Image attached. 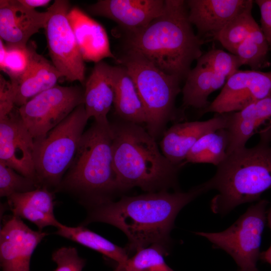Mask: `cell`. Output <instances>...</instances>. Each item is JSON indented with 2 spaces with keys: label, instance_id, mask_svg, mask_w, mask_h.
Wrapping results in <instances>:
<instances>
[{
  "label": "cell",
  "instance_id": "6da1fadb",
  "mask_svg": "<svg viewBox=\"0 0 271 271\" xmlns=\"http://www.w3.org/2000/svg\"><path fill=\"white\" fill-rule=\"evenodd\" d=\"M209 191L206 182L187 192L161 191L124 196L89 208L85 226L99 222L113 225L128 239V253L154 244L168 248L175 218L187 204Z\"/></svg>",
  "mask_w": 271,
  "mask_h": 271
},
{
  "label": "cell",
  "instance_id": "7a4b0ae2",
  "mask_svg": "<svg viewBox=\"0 0 271 271\" xmlns=\"http://www.w3.org/2000/svg\"><path fill=\"white\" fill-rule=\"evenodd\" d=\"M205 41L196 35L184 0H165L162 13L147 27L127 34V49L137 51L167 74L185 79Z\"/></svg>",
  "mask_w": 271,
  "mask_h": 271
},
{
  "label": "cell",
  "instance_id": "3957f363",
  "mask_svg": "<svg viewBox=\"0 0 271 271\" xmlns=\"http://www.w3.org/2000/svg\"><path fill=\"white\" fill-rule=\"evenodd\" d=\"M110 125L113 167L119 192L136 187L147 192L177 189L182 166L170 162L148 131L123 120Z\"/></svg>",
  "mask_w": 271,
  "mask_h": 271
},
{
  "label": "cell",
  "instance_id": "277c9868",
  "mask_svg": "<svg viewBox=\"0 0 271 271\" xmlns=\"http://www.w3.org/2000/svg\"><path fill=\"white\" fill-rule=\"evenodd\" d=\"M259 133L257 145L227 155L206 182L209 190L218 192L210 203L213 213L225 215L239 205L258 201L271 189V128Z\"/></svg>",
  "mask_w": 271,
  "mask_h": 271
},
{
  "label": "cell",
  "instance_id": "5b68a950",
  "mask_svg": "<svg viewBox=\"0 0 271 271\" xmlns=\"http://www.w3.org/2000/svg\"><path fill=\"white\" fill-rule=\"evenodd\" d=\"M110 123L94 121L84 132L61 188L79 194L90 208L119 192L113 167Z\"/></svg>",
  "mask_w": 271,
  "mask_h": 271
},
{
  "label": "cell",
  "instance_id": "8992f818",
  "mask_svg": "<svg viewBox=\"0 0 271 271\" xmlns=\"http://www.w3.org/2000/svg\"><path fill=\"white\" fill-rule=\"evenodd\" d=\"M132 78L147 115V131L155 139L177 118L175 100L181 80L166 73L137 51L127 49L117 62Z\"/></svg>",
  "mask_w": 271,
  "mask_h": 271
},
{
  "label": "cell",
  "instance_id": "52a82bcc",
  "mask_svg": "<svg viewBox=\"0 0 271 271\" xmlns=\"http://www.w3.org/2000/svg\"><path fill=\"white\" fill-rule=\"evenodd\" d=\"M88 119L82 103L44 138L34 141V163L39 185L46 188L60 186L73 160Z\"/></svg>",
  "mask_w": 271,
  "mask_h": 271
},
{
  "label": "cell",
  "instance_id": "ba28073f",
  "mask_svg": "<svg viewBox=\"0 0 271 271\" xmlns=\"http://www.w3.org/2000/svg\"><path fill=\"white\" fill-rule=\"evenodd\" d=\"M268 201L259 200L250 206L232 225L218 232H196L213 246L223 250L234 259L240 271H259L262 234L267 221Z\"/></svg>",
  "mask_w": 271,
  "mask_h": 271
},
{
  "label": "cell",
  "instance_id": "9c48e42d",
  "mask_svg": "<svg viewBox=\"0 0 271 271\" xmlns=\"http://www.w3.org/2000/svg\"><path fill=\"white\" fill-rule=\"evenodd\" d=\"M78 86L56 85L18 107L20 116L34 141L44 138L77 106L84 103Z\"/></svg>",
  "mask_w": 271,
  "mask_h": 271
},
{
  "label": "cell",
  "instance_id": "30bf717a",
  "mask_svg": "<svg viewBox=\"0 0 271 271\" xmlns=\"http://www.w3.org/2000/svg\"><path fill=\"white\" fill-rule=\"evenodd\" d=\"M69 2L56 0L48 9L50 16L45 28L52 63L68 81L84 84L85 67L68 18Z\"/></svg>",
  "mask_w": 271,
  "mask_h": 271
},
{
  "label": "cell",
  "instance_id": "8fae6325",
  "mask_svg": "<svg viewBox=\"0 0 271 271\" xmlns=\"http://www.w3.org/2000/svg\"><path fill=\"white\" fill-rule=\"evenodd\" d=\"M271 96V71L238 70L203 112L223 114L239 111L249 104Z\"/></svg>",
  "mask_w": 271,
  "mask_h": 271
},
{
  "label": "cell",
  "instance_id": "7c38bea8",
  "mask_svg": "<svg viewBox=\"0 0 271 271\" xmlns=\"http://www.w3.org/2000/svg\"><path fill=\"white\" fill-rule=\"evenodd\" d=\"M34 140L16 106L8 115L0 118V161L39 184L34 163Z\"/></svg>",
  "mask_w": 271,
  "mask_h": 271
},
{
  "label": "cell",
  "instance_id": "4fadbf2b",
  "mask_svg": "<svg viewBox=\"0 0 271 271\" xmlns=\"http://www.w3.org/2000/svg\"><path fill=\"white\" fill-rule=\"evenodd\" d=\"M47 234L31 229L15 216L5 221L0 231L2 271H30L32 254Z\"/></svg>",
  "mask_w": 271,
  "mask_h": 271
},
{
  "label": "cell",
  "instance_id": "5bb4252c",
  "mask_svg": "<svg viewBox=\"0 0 271 271\" xmlns=\"http://www.w3.org/2000/svg\"><path fill=\"white\" fill-rule=\"evenodd\" d=\"M165 6V0H99L87 10L113 20L129 34L147 27L162 13Z\"/></svg>",
  "mask_w": 271,
  "mask_h": 271
},
{
  "label": "cell",
  "instance_id": "9a60e30c",
  "mask_svg": "<svg viewBox=\"0 0 271 271\" xmlns=\"http://www.w3.org/2000/svg\"><path fill=\"white\" fill-rule=\"evenodd\" d=\"M50 16L48 9L39 12L20 0H1L0 39L7 46L27 47L30 38L45 29Z\"/></svg>",
  "mask_w": 271,
  "mask_h": 271
},
{
  "label": "cell",
  "instance_id": "2e32d148",
  "mask_svg": "<svg viewBox=\"0 0 271 271\" xmlns=\"http://www.w3.org/2000/svg\"><path fill=\"white\" fill-rule=\"evenodd\" d=\"M229 113L204 121L176 123L165 131L160 142L163 154L172 163L183 166L190 150L204 136L228 125Z\"/></svg>",
  "mask_w": 271,
  "mask_h": 271
},
{
  "label": "cell",
  "instance_id": "e0dca14e",
  "mask_svg": "<svg viewBox=\"0 0 271 271\" xmlns=\"http://www.w3.org/2000/svg\"><path fill=\"white\" fill-rule=\"evenodd\" d=\"M251 0H188V18L202 39H213Z\"/></svg>",
  "mask_w": 271,
  "mask_h": 271
},
{
  "label": "cell",
  "instance_id": "ac0fdd59",
  "mask_svg": "<svg viewBox=\"0 0 271 271\" xmlns=\"http://www.w3.org/2000/svg\"><path fill=\"white\" fill-rule=\"evenodd\" d=\"M31 52L29 66L18 80L11 82L15 105L19 107L40 93L57 85L61 73L52 63L38 54L35 43H28Z\"/></svg>",
  "mask_w": 271,
  "mask_h": 271
},
{
  "label": "cell",
  "instance_id": "d6986e66",
  "mask_svg": "<svg viewBox=\"0 0 271 271\" xmlns=\"http://www.w3.org/2000/svg\"><path fill=\"white\" fill-rule=\"evenodd\" d=\"M68 18L84 61L96 64L105 58H111L117 62L102 25L77 7L69 10Z\"/></svg>",
  "mask_w": 271,
  "mask_h": 271
},
{
  "label": "cell",
  "instance_id": "ffe728a7",
  "mask_svg": "<svg viewBox=\"0 0 271 271\" xmlns=\"http://www.w3.org/2000/svg\"><path fill=\"white\" fill-rule=\"evenodd\" d=\"M271 128V96L249 104L242 109L229 112L227 155L245 147L248 140L261 126Z\"/></svg>",
  "mask_w": 271,
  "mask_h": 271
},
{
  "label": "cell",
  "instance_id": "44dd1931",
  "mask_svg": "<svg viewBox=\"0 0 271 271\" xmlns=\"http://www.w3.org/2000/svg\"><path fill=\"white\" fill-rule=\"evenodd\" d=\"M8 203L13 216L32 222L39 230L48 226L58 228L62 225L54 215L53 194L45 187L14 194L8 197Z\"/></svg>",
  "mask_w": 271,
  "mask_h": 271
},
{
  "label": "cell",
  "instance_id": "7402d4cb",
  "mask_svg": "<svg viewBox=\"0 0 271 271\" xmlns=\"http://www.w3.org/2000/svg\"><path fill=\"white\" fill-rule=\"evenodd\" d=\"M112 66L103 61L95 64L85 83L84 104L87 116L98 122L109 123L107 114L113 104Z\"/></svg>",
  "mask_w": 271,
  "mask_h": 271
},
{
  "label": "cell",
  "instance_id": "603a6c76",
  "mask_svg": "<svg viewBox=\"0 0 271 271\" xmlns=\"http://www.w3.org/2000/svg\"><path fill=\"white\" fill-rule=\"evenodd\" d=\"M114 88L113 105L122 120L138 124L146 123V111L134 83L126 68L112 66Z\"/></svg>",
  "mask_w": 271,
  "mask_h": 271
},
{
  "label": "cell",
  "instance_id": "cb8c5ba5",
  "mask_svg": "<svg viewBox=\"0 0 271 271\" xmlns=\"http://www.w3.org/2000/svg\"><path fill=\"white\" fill-rule=\"evenodd\" d=\"M213 78L212 70L203 54L198 59L196 66L190 70L185 79L182 89L183 106L202 110L206 108L210 103L208 97L212 93Z\"/></svg>",
  "mask_w": 271,
  "mask_h": 271
},
{
  "label": "cell",
  "instance_id": "d4e9b609",
  "mask_svg": "<svg viewBox=\"0 0 271 271\" xmlns=\"http://www.w3.org/2000/svg\"><path fill=\"white\" fill-rule=\"evenodd\" d=\"M55 234L97 251L115 261L117 264L124 265L129 257L125 248L113 243L82 225L70 227L62 224Z\"/></svg>",
  "mask_w": 271,
  "mask_h": 271
},
{
  "label": "cell",
  "instance_id": "484cf974",
  "mask_svg": "<svg viewBox=\"0 0 271 271\" xmlns=\"http://www.w3.org/2000/svg\"><path fill=\"white\" fill-rule=\"evenodd\" d=\"M229 136L226 128L208 133L200 138L190 150L186 163H207L217 166L227 157Z\"/></svg>",
  "mask_w": 271,
  "mask_h": 271
},
{
  "label": "cell",
  "instance_id": "4316f807",
  "mask_svg": "<svg viewBox=\"0 0 271 271\" xmlns=\"http://www.w3.org/2000/svg\"><path fill=\"white\" fill-rule=\"evenodd\" d=\"M252 4L253 1L227 23L214 38L234 55L238 47L258 25L252 15Z\"/></svg>",
  "mask_w": 271,
  "mask_h": 271
},
{
  "label": "cell",
  "instance_id": "83f0119b",
  "mask_svg": "<svg viewBox=\"0 0 271 271\" xmlns=\"http://www.w3.org/2000/svg\"><path fill=\"white\" fill-rule=\"evenodd\" d=\"M269 47L261 28L257 25L247 38L238 47L235 54L241 65H248L251 70L268 67Z\"/></svg>",
  "mask_w": 271,
  "mask_h": 271
},
{
  "label": "cell",
  "instance_id": "f1b7e54d",
  "mask_svg": "<svg viewBox=\"0 0 271 271\" xmlns=\"http://www.w3.org/2000/svg\"><path fill=\"white\" fill-rule=\"evenodd\" d=\"M167 248L154 244L137 250L124 264L125 271H174L165 260Z\"/></svg>",
  "mask_w": 271,
  "mask_h": 271
},
{
  "label": "cell",
  "instance_id": "f546056e",
  "mask_svg": "<svg viewBox=\"0 0 271 271\" xmlns=\"http://www.w3.org/2000/svg\"><path fill=\"white\" fill-rule=\"evenodd\" d=\"M204 55L213 73L212 92L224 85L227 79L241 66L236 55L220 49H213Z\"/></svg>",
  "mask_w": 271,
  "mask_h": 271
},
{
  "label": "cell",
  "instance_id": "4dcf8cb0",
  "mask_svg": "<svg viewBox=\"0 0 271 271\" xmlns=\"http://www.w3.org/2000/svg\"><path fill=\"white\" fill-rule=\"evenodd\" d=\"M40 185L36 181L27 178L0 161V196H9L19 193L34 190Z\"/></svg>",
  "mask_w": 271,
  "mask_h": 271
},
{
  "label": "cell",
  "instance_id": "1f68e13d",
  "mask_svg": "<svg viewBox=\"0 0 271 271\" xmlns=\"http://www.w3.org/2000/svg\"><path fill=\"white\" fill-rule=\"evenodd\" d=\"M7 47L6 58L0 64V68L9 76L10 81L13 82L21 77L27 70L30 61V49L28 44L25 47Z\"/></svg>",
  "mask_w": 271,
  "mask_h": 271
},
{
  "label": "cell",
  "instance_id": "d6a6232c",
  "mask_svg": "<svg viewBox=\"0 0 271 271\" xmlns=\"http://www.w3.org/2000/svg\"><path fill=\"white\" fill-rule=\"evenodd\" d=\"M52 259L57 264L54 271H82L86 260L78 255L75 247L63 246L52 253Z\"/></svg>",
  "mask_w": 271,
  "mask_h": 271
},
{
  "label": "cell",
  "instance_id": "836d02e7",
  "mask_svg": "<svg viewBox=\"0 0 271 271\" xmlns=\"http://www.w3.org/2000/svg\"><path fill=\"white\" fill-rule=\"evenodd\" d=\"M16 107L12 84L0 75V118L8 115Z\"/></svg>",
  "mask_w": 271,
  "mask_h": 271
},
{
  "label": "cell",
  "instance_id": "e575fe53",
  "mask_svg": "<svg viewBox=\"0 0 271 271\" xmlns=\"http://www.w3.org/2000/svg\"><path fill=\"white\" fill-rule=\"evenodd\" d=\"M260 13L261 29L271 49V0H256Z\"/></svg>",
  "mask_w": 271,
  "mask_h": 271
},
{
  "label": "cell",
  "instance_id": "d590c367",
  "mask_svg": "<svg viewBox=\"0 0 271 271\" xmlns=\"http://www.w3.org/2000/svg\"><path fill=\"white\" fill-rule=\"evenodd\" d=\"M20 1L25 6L32 9L46 6L50 2V0H20Z\"/></svg>",
  "mask_w": 271,
  "mask_h": 271
},
{
  "label": "cell",
  "instance_id": "8d00e7d4",
  "mask_svg": "<svg viewBox=\"0 0 271 271\" xmlns=\"http://www.w3.org/2000/svg\"><path fill=\"white\" fill-rule=\"evenodd\" d=\"M260 258L271 265V245L266 250L260 253Z\"/></svg>",
  "mask_w": 271,
  "mask_h": 271
},
{
  "label": "cell",
  "instance_id": "74e56055",
  "mask_svg": "<svg viewBox=\"0 0 271 271\" xmlns=\"http://www.w3.org/2000/svg\"><path fill=\"white\" fill-rule=\"evenodd\" d=\"M267 221L268 226L271 230V206L269 208L268 211L267 212Z\"/></svg>",
  "mask_w": 271,
  "mask_h": 271
},
{
  "label": "cell",
  "instance_id": "f35d334b",
  "mask_svg": "<svg viewBox=\"0 0 271 271\" xmlns=\"http://www.w3.org/2000/svg\"><path fill=\"white\" fill-rule=\"evenodd\" d=\"M113 271H125V270L123 264H117Z\"/></svg>",
  "mask_w": 271,
  "mask_h": 271
},
{
  "label": "cell",
  "instance_id": "ab89813d",
  "mask_svg": "<svg viewBox=\"0 0 271 271\" xmlns=\"http://www.w3.org/2000/svg\"><path fill=\"white\" fill-rule=\"evenodd\" d=\"M238 271H240V270H238Z\"/></svg>",
  "mask_w": 271,
  "mask_h": 271
}]
</instances>
